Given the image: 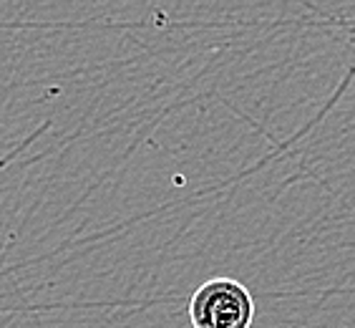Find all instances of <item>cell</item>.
<instances>
[{
	"label": "cell",
	"instance_id": "1",
	"mask_svg": "<svg viewBox=\"0 0 355 328\" xmlns=\"http://www.w3.org/2000/svg\"><path fill=\"white\" fill-rule=\"evenodd\" d=\"M189 318L194 328H250L254 321V298L239 281L212 278L191 295Z\"/></svg>",
	"mask_w": 355,
	"mask_h": 328
}]
</instances>
